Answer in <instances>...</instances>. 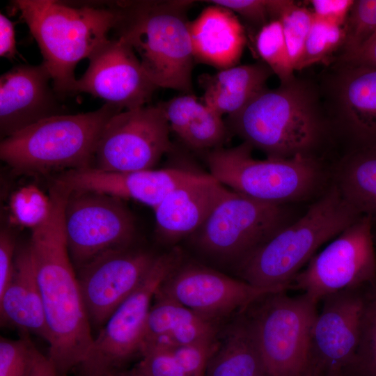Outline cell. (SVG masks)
Segmentation results:
<instances>
[{"label":"cell","mask_w":376,"mask_h":376,"mask_svg":"<svg viewBox=\"0 0 376 376\" xmlns=\"http://www.w3.org/2000/svg\"><path fill=\"white\" fill-rule=\"evenodd\" d=\"M70 191L52 182L46 209L32 230L29 246L44 306L49 359L65 376L86 358L94 338L65 233Z\"/></svg>","instance_id":"cell-1"},{"label":"cell","mask_w":376,"mask_h":376,"mask_svg":"<svg viewBox=\"0 0 376 376\" xmlns=\"http://www.w3.org/2000/svg\"><path fill=\"white\" fill-rule=\"evenodd\" d=\"M13 8L36 40L59 97L73 94L77 63L107 41L118 10L108 7L71 6L54 0H15Z\"/></svg>","instance_id":"cell-2"},{"label":"cell","mask_w":376,"mask_h":376,"mask_svg":"<svg viewBox=\"0 0 376 376\" xmlns=\"http://www.w3.org/2000/svg\"><path fill=\"white\" fill-rule=\"evenodd\" d=\"M195 1H132L115 3L114 31L136 54L157 88L191 94L194 61L187 11Z\"/></svg>","instance_id":"cell-3"},{"label":"cell","mask_w":376,"mask_h":376,"mask_svg":"<svg viewBox=\"0 0 376 376\" xmlns=\"http://www.w3.org/2000/svg\"><path fill=\"white\" fill-rule=\"evenodd\" d=\"M361 215L334 183L298 220L282 228L233 267L253 286L285 290L324 243Z\"/></svg>","instance_id":"cell-4"},{"label":"cell","mask_w":376,"mask_h":376,"mask_svg":"<svg viewBox=\"0 0 376 376\" xmlns=\"http://www.w3.org/2000/svg\"><path fill=\"white\" fill-rule=\"evenodd\" d=\"M226 123L243 142L275 159L313 156L324 131L316 98L295 79L265 88Z\"/></svg>","instance_id":"cell-5"},{"label":"cell","mask_w":376,"mask_h":376,"mask_svg":"<svg viewBox=\"0 0 376 376\" xmlns=\"http://www.w3.org/2000/svg\"><path fill=\"white\" fill-rule=\"evenodd\" d=\"M122 111L105 103L93 111L45 118L3 139L0 158L29 175L91 167L102 129Z\"/></svg>","instance_id":"cell-6"},{"label":"cell","mask_w":376,"mask_h":376,"mask_svg":"<svg viewBox=\"0 0 376 376\" xmlns=\"http://www.w3.org/2000/svg\"><path fill=\"white\" fill-rule=\"evenodd\" d=\"M253 148L242 142L206 152L210 174L235 192L256 200L283 204L311 196L323 180V171L311 155L288 159L252 157Z\"/></svg>","instance_id":"cell-7"},{"label":"cell","mask_w":376,"mask_h":376,"mask_svg":"<svg viewBox=\"0 0 376 376\" xmlns=\"http://www.w3.org/2000/svg\"><path fill=\"white\" fill-rule=\"evenodd\" d=\"M318 303L305 294H267L244 313L269 376H301L308 365Z\"/></svg>","instance_id":"cell-8"},{"label":"cell","mask_w":376,"mask_h":376,"mask_svg":"<svg viewBox=\"0 0 376 376\" xmlns=\"http://www.w3.org/2000/svg\"><path fill=\"white\" fill-rule=\"evenodd\" d=\"M283 204L261 201L228 189L208 218L191 235L200 253L234 267L289 224Z\"/></svg>","instance_id":"cell-9"},{"label":"cell","mask_w":376,"mask_h":376,"mask_svg":"<svg viewBox=\"0 0 376 376\" xmlns=\"http://www.w3.org/2000/svg\"><path fill=\"white\" fill-rule=\"evenodd\" d=\"M182 260L178 247L158 255L141 285L111 314L93 339L86 358L79 366L82 376H106L141 355L154 297Z\"/></svg>","instance_id":"cell-10"},{"label":"cell","mask_w":376,"mask_h":376,"mask_svg":"<svg viewBox=\"0 0 376 376\" xmlns=\"http://www.w3.org/2000/svg\"><path fill=\"white\" fill-rule=\"evenodd\" d=\"M64 228L76 271L107 252L130 247L136 234L134 217L123 200L84 190L70 191Z\"/></svg>","instance_id":"cell-11"},{"label":"cell","mask_w":376,"mask_h":376,"mask_svg":"<svg viewBox=\"0 0 376 376\" xmlns=\"http://www.w3.org/2000/svg\"><path fill=\"white\" fill-rule=\"evenodd\" d=\"M373 223L371 217L363 215L346 228L296 275L294 288L318 303L331 294L374 283Z\"/></svg>","instance_id":"cell-12"},{"label":"cell","mask_w":376,"mask_h":376,"mask_svg":"<svg viewBox=\"0 0 376 376\" xmlns=\"http://www.w3.org/2000/svg\"><path fill=\"white\" fill-rule=\"evenodd\" d=\"M170 131L159 104L122 111L102 129L91 167L111 172L152 169L173 150Z\"/></svg>","instance_id":"cell-13"},{"label":"cell","mask_w":376,"mask_h":376,"mask_svg":"<svg viewBox=\"0 0 376 376\" xmlns=\"http://www.w3.org/2000/svg\"><path fill=\"white\" fill-rule=\"evenodd\" d=\"M279 291L257 288L203 265L182 260L157 293L223 325L260 297Z\"/></svg>","instance_id":"cell-14"},{"label":"cell","mask_w":376,"mask_h":376,"mask_svg":"<svg viewBox=\"0 0 376 376\" xmlns=\"http://www.w3.org/2000/svg\"><path fill=\"white\" fill-rule=\"evenodd\" d=\"M157 256L130 246L107 252L76 271L91 327H103L141 285Z\"/></svg>","instance_id":"cell-15"},{"label":"cell","mask_w":376,"mask_h":376,"mask_svg":"<svg viewBox=\"0 0 376 376\" xmlns=\"http://www.w3.org/2000/svg\"><path fill=\"white\" fill-rule=\"evenodd\" d=\"M73 94L86 93L123 111L145 107L157 86L149 78L133 48L121 38L109 39L88 57Z\"/></svg>","instance_id":"cell-16"},{"label":"cell","mask_w":376,"mask_h":376,"mask_svg":"<svg viewBox=\"0 0 376 376\" xmlns=\"http://www.w3.org/2000/svg\"><path fill=\"white\" fill-rule=\"evenodd\" d=\"M322 300L310 339L307 370L314 375L354 366L366 304L357 289L337 292Z\"/></svg>","instance_id":"cell-17"},{"label":"cell","mask_w":376,"mask_h":376,"mask_svg":"<svg viewBox=\"0 0 376 376\" xmlns=\"http://www.w3.org/2000/svg\"><path fill=\"white\" fill-rule=\"evenodd\" d=\"M209 175L180 168L111 172L86 167L61 173L54 180L70 191L98 192L138 201L154 209L174 189Z\"/></svg>","instance_id":"cell-18"},{"label":"cell","mask_w":376,"mask_h":376,"mask_svg":"<svg viewBox=\"0 0 376 376\" xmlns=\"http://www.w3.org/2000/svg\"><path fill=\"white\" fill-rule=\"evenodd\" d=\"M51 75L42 62L21 64L0 77V132L4 139L45 118L63 114Z\"/></svg>","instance_id":"cell-19"},{"label":"cell","mask_w":376,"mask_h":376,"mask_svg":"<svg viewBox=\"0 0 376 376\" xmlns=\"http://www.w3.org/2000/svg\"><path fill=\"white\" fill-rule=\"evenodd\" d=\"M344 64L332 86L337 121L357 148L376 147V68Z\"/></svg>","instance_id":"cell-20"},{"label":"cell","mask_w":376,"mask_h":376,"mask_svg":"<svg viewBox=\"0 0 376 376\" xmlns=\"http://www.w3.org/2000/svg\"><path fill=\"white\" fill-rule=\"evenodd\" d=\"M227 190L210 174L174 189L153 209L157 236L165 243L172 244L191 235L206 221Z\"/></svg>","instance_id":"cell-21"},{"label":"cell","mask_w":376,"mask_h":376,"mask_svg":"<svg viewBox=\"0 0 376 376\" xmlns=\"http://www.w3.org/2000/svg\"><path fill=\"white\" fill-rule=\"evenodd\" d=\"M189 26L194 61L219 70L237 65L246 35L233 11L210 3L189 22Z\"/></svg>","instance_id":"cell-22"},{"label":"cell","mask_w":376,"mask_h":376,"mask_svg":"<svg viewBox=\"0 0 376 376\" xmlns=\"http://www.w3.org/2000/svg\"><path fill=\"white\" fill-rule=\"evenodd\" d=\"M153 300L142 351L149 347L173 349L178 345L217 341L222 325L213 323L157 292Z\"/></svg>","instance_id":"cell-23"},{"label":"cell","mask_w":376,"mask_h":376,"mask_svg":"<svg viewBox=\"0 0 376 376\" xmlns=\"http://www.w3.org/2000/svg\"><path fill=\"white\" fill-rule=\"evenodd\" d=\"M1 322L47 340L41 293L29 244L15 253L10 279L0 293Z\"/></svg>","instance_id":"cell-24"},{"label":"cell","mask_w":376,"mask_h":376,"mask_svg":"<svg viewBox=\"0 0 376 376\" xmlns=\"http://www.w3.org/2000/svg\"><path fill=\"white\" fill-rule=\"evenodd\" d=\"M273 74L264 62L203 74L198 77L203 89L201 102L221 116L234 114L267 88L266 83Z\"/></svg>","instance_id":"cell-25"},{"label":"cell","mask_w":376,"mask_h":376,"mask_svg":"<svg viewBox=\"0 0 376 376\" xmlns=\"http://www.w3.org/2000/svg\"><path fill=\"white\" fill-rule=\"evenodd\" d=\"M171 130L189 148L206 152L222 147L230 130L222 116L199 102L193 94H183L159 103Z\"/></svg>","instance_id":"cell-26"},{"label":"cell","mask_w":376,"mask_h":376,"mask_svg":"<svg viewBox=\"0 0 376 376\" xmlns=\"http://www.w3.org/2000/svg\"><path fill=\"white\" fill-rule=\"evenodd\" d=\"M267 375L244 311L222 325L217 347L209 360L205 376Z\"/></svg>","instance_id":"cell-27"},{"label":"cell","mask_w":376,"mask_h":376,"mask_svg":"<svg viewBox=\"0 0 376 376\" xmlns=\"http://www.w3.org/2000/svg\"><path fill=\"white\" fill-rule=\"evenodd\" d=\"M334 184L361 216L376 221V147L357 148L347 155L336 169Z\"/></svg>","instance_id":"cell-28"},{"label":"cell","mask_w":376,"mask_h":376,"mask_svg":"<svg viewBox=\"0 0 376 376\" xmlns=\"http://www.w3.org/2000/svg\"><path fill=\"white\" fill-rule=\"evenodd\" d=\"M255 49L281 84L295 79L280 19L269 22L257 31Z\"/></svg>","instance_id":"cell-29"},{"label":"cell","mask_w":376,"mask_h":376,"mask_svg":"<svg viewBox=\"0 0 376 376\" xmlns=\"http://www.w3.org/2000/svg\"><path fill=\"white\" fill-rule=\"evenodd\" d=\"M345 26H338L314 16L302 57L295 70H301L328 58L345 42Z\"/></svg>","instance_id":"cell-30"},{"label":"cell","mask_w":376,"mask_h":376,"mask_svg":"<svg viewBox=\"0 0 376 376\" xmlns=\"http://www.w3.org/2000/svg\"><path fill=\"white\" fill-rule=\"evenodd\" d=\"M279 19L281 22L289 56L295 71L302 57L314 15L311 10L289 1Z\"/></svg>","instance_id":"cell-31"},{"label":"cell","mask_w":376,"mask_h":376,"mask_svg":"<svg viewBox=\"0 0 376 376\" xmlns=\"http://www.w3.org/2000/svg\"><path fill=\"white\" fill-rule=\"evenodd\" d=\"M345 29L343 54L356 52L376 38V0L354 1Z\"/></svg>","instance_id":"cell-32"},{"label":"cell","mask_w":376,"mask_h":376,"mask_svg":"<svg viewBox=\"0 0 376 376\" xmlns=\"http://www.w3.org/2000/svg\"><path fill=\"white\" fill-rule=\"evenodd\" d=\"M354 366L365 376H376V290L366 299L360 341Z\"/></svg>","instance_id":"cell-33"},{"label":"cell","mask_w":376,"mask_h":376,"mask_svg":"<svg viewBox=\"0 0 376 376\" xmlns=\"http://www.w3.org/2000/svg\"><path fill=\"white\" fill-rule=\"evenodd\" d=\"M35 348L27 336L17 340L1 337L0 376H30Z\"/></svg>","instance_id":"cell-34"},{"label":"cell","mask_w":376,"mask_h":376,"mask_svg":"<svg viewBox=\"0 0 376 376\" xmlns=\"http://www.w3.org/2000/svg\"><path fill=\"white\" fill-rule=\"evenodd\" d=\"M135 368L144 376H186L172 349L150 347L141 353Z\"/></svg>","instance_id":"cell-35"},{"label":"cell","mask_w":376,"mask_h":376,"mask_svg":"<svg viewBox=\"0 0 376 376\" xmlns=\"http://www.w3.org/2000/svg\"><path fill=\"white\" fill-rule=\"evenodd\" d=\"M225 7L238 14L258 31L269 22L275 19L274 0H213L205 1Z\"/></svg>","instance_id":"cell-36"},{"label":"cell","mask_w":376,"mask_h":376,"mask_svg":"<svg viewBox=\"0 0 376 376\" xmlns=\"http://www.w3.org/2000/svg\"><path fill=\"white\" fill-rule=\"evenodd\" d=\"M212 343L178 345L172 352L186 376H205L209 360L217 347Z\"/></svg>","instance_id":"cell-37"},{"label":"cell","mask_w":376,"mask_h":376,"mask_svg":"<svg viewBox=\"0 0 376 376\" xmlns=\"http://www.w3.org/2000/svg\"><path fill=\"white\" fill-rule=\"evenodd\" d=\"M313 15L320 19L344 26L354 0H311Z\"/></svg>","instance_id":"cell-38"},{"label":"cell","mask_w":376,"mask_h":376,"mask_svg":"<svg viewBox=\"0 0 376 376\" xmlns=\"http://www.w3.org/2000/svg\"><path fill=\"white\" fill-rule=\"evenodd\" d=\"M15 238L8 230L0 233V293L8 285L13 269L15 253Z\"/></svg>","instance_id":"cell-39"},{"label":"cell","mask_w":376,"mask_h":376,"mask_svg":"<svg viewBox=\"0 0 376 376\" xmlns=\"http://www.w3.org/2000/svg\"><path fill=\"white\" fill-rule=\"evenodd\" d=\"M15 25L6 16L0 14V55L12 60L17 54Z\"/></svg>","instance_id":"cell-40"},{"label":"cell","mask_w":376,"mask_h":376,"mask_svg":"<svg viewBox=\"0 0 376 376\" xmlns=\"http://www.w3.org/2000/svg\"><path fill=\"white\" fill-rule=\"evenodd\" d=\"M340 58L343 63L364 65L376 68V38L356 52L343 54Z\"/></svg>","instance_id":"cell-41"},{"label":"cell","mask_w":376,"mask_h":376,"mask_svg":"<svg viewBox=\"0 0 376 376\" xmlns=\"http://www.w3.org/2000/svg\"><path fill=\"white\" fill-rule=\"evenodd\" d=\"M30 376H58L49 357L44 356L36 347Z\"/></svg>","instance_id":"cell-42"},{"label":"cell","mask_w":376,"mask_h":376,"mask_svg":"<svg viewBox=\"0 0 376 376\" xmlns=\"http://www.w3.org/2000/svg\"><path fill=\"white\" fill-rule=\"evenodd\" d=\"M106 376H144L141 373H139L135 368L126 370L124 369H120L110 373Z\"/></svg>","instance_id":"cell-43"},{"label":"cell","mask_w":376,"mask_h":376,"mask_svg":"<svg viewBox=\"0 0 376 376\" xmlns=\"http://www.w3.org/2000/svg\"><path fill=\"white\" fill-rule=\"evenodd\" d=\"M315 376H345L342 373V369H332L324 372L323 373Z\"/></svg>","instance_id":"cell-44"},{"label":"cell","mask_w":376,"mask_h":376,"mask_svg":"<svg viewBox=\"0 0 376 376\" xmlns=\"http://www.w3.org/2000/svg\"><path fill=\"white\" fill-rule=\"evenodd\" d=\"M301 376H313V375L311 373H310L309 372L306 371L304 375H302Z\"/></svg>","instance_id":"cell-45"},{"label":"cell","mask_w":376,"mask_h":376,"mask_svg":"<svg viewBox=\"0 0 376 376\" xmlns=\"http://www.w3.org/2000/svg\"><path fill=\"white\" fill-rule=\"evenodd\" d=\"M265 376H269V375H265Z\"/></svg>","instance_id":"cell-46"}]
</instances>
